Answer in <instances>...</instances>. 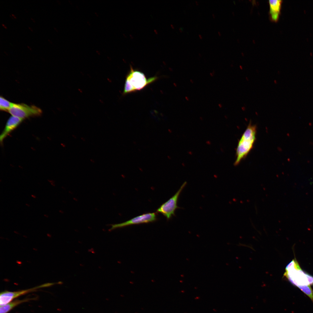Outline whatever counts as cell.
<instances>
[{"mask_svg":"<svg viewBox=\"0 0 313 313\" xmlns=\"http://www.w3.org/2000/svg\"><path fill=\"white\" fill-rule=\"evenodd\" d=\"M307 276L310 285H313V276L307 273Z\"/></svg>","mask_w":313,"mask_h":313,"instance_id":"7c38bea8","label":"cell"},{"mask_svg":"<svg viewBox=\"0 0 313 313\" xmlns=\"http://www.w3.org/2000/svg\"><path fill=\"white\" fill-rule=\"evenodd\" d=\"M1 25H2V26H3V28H4L5 29H7V27L6 26V25H5V24H3V23H1Z\"/></svg>","mask_w":313,"mask_h":313,"instance_id":"4fadbf2b","label":"cell"},{"mask_svg":"<svg viewBox=\"0 0 313 313\" xmlns=\"http://www.w3.org/2000/svg\"><path fill=\"white\" fill-rule=\"evenodd\" d=\"M296 259H293L286 266L284 276L293 285L297 287L310 286L307 276Z\"/></svg>","mask_w":313,"mask_h":313,"instance_id":"3957f363","label":"cell"},{"mask_svg":"<svg viewBox=\"0 0 313 313\" xmlns=\"http://www.w3.org/2000/svg\"><path fill=\"white\" fill-rule=\"evenodd\" d=\"M44 216H45V217H47V218H48V216L47 215H46V214H44Z\"/></svg>","mask_w":313,"mask_h":313,"instance_id":"603a6c76","label":"cell"},{"mask_svg":"<svg viewBox=\"0 0 313 313\" xmlns=\"http://www.w3.org/2000/svg\"><path fill=\"white\" fill-rule=\"evenodd\" d=\"M9 16H10V17H11V18H12V19H14V18H13V17H12V15H9Z\"/></svg>","mask_w":313,"mask_h":313,"instance_id":"44dd1931","label":"cell"},{"mask_svg":"<svg viewBox=\"0 0 313 313\" xmlns=\"http://www.w3.org/2000/svg\"><path fill=\"white\" fill-rule=\"evenodd\" d=\"M11 102L1 96L0 97V109L1 110L8 112L10 107Z\"/></svg>","mask_w":313,"mask_h":313,"instance_id":"8fae6325","label":"cell"},{"mask_svg":"<svg viewBox=\"0 0 313 313\" xmlns=\"http://www.w3.org/2000/svg\"><path fill=\"white\" fill-rule=\"evenodd\" d=\"M37 299L35 298H28L22 300H13L3 306H0V313H8L15 307L23 303Z\"/></svg>","mask_w":313,"mask_h":313,"instance_id":"30bf717a","label":"cell"},{"mask_svg":"<svg viewBox=\"0 0 313 313\" xmlns=\"http://www.w3.org/2000/svg\"><path fill=\"white\" fill-rule=\"evenodd\" d=\"M157 79L156 77L147 79L143 72L134 70L131 66L126 76L123 95L141 90Z\"/></svg>","mask_w":313,"mask_h":313,"instance_id":"7a4b0ae2","label":"cell"},{"mask_svg":"<svg viewBox=\"0 0 313 313\" xmlns=\"http://www.w3.org/2000/svg\"><path fill=\"white\" fill-rule=\"evenodd\" d=\"M24 10H25V11H26V12H28V11L26 10V9H24Z\"/></svg>","mask_w":313,"mask_h":313,"instance_id":"4316f807","label":"cell"},{"mask_svg":"<svg viewBox=\"0 0 313 313\" xmlns=\"http://www.w3.org/2000/svg\"><path fill=\"white\" fill-rule=\"evenodd\" d=\"M28 28L31 32H33V29L30 27L28 26Z\"/></svg>","mask_w":313,"mask_h":313,"instance_id":"2e32d148","label":"cell"},{"mask_svg":"<svg viewBox=\"0 0 313 313\" xmlns=\"http://www.w3.org/2000/svg\"><path fill=\"white\" fill-rule=\"evenodd\" d=\"M26 205H27V206H29H29H30V205H29V204H26Z\"/></svg>","mask_w":313,"mask_h":313,"instance_id":"484cf974","label":"cell"},{"mask_svg":"<svg viewBox=\"0 0 313 313\" xmlns=\"http://www.w3.org/2000/svg\"><path fill=\"white\" fill-rule=\"evenodd\" d=\"M8 112L12 116L24 120L31 117L40 116L42 111L40 108L34 105L12 103Z\"/></svg>","mask_w":313,"mask_h":313,"instance_id":"277c9868","label":"cell"},{"mask_svg":"<svg viewBox=\"0 0 313 313\" xmlns=\"http://www.w3.org/2000/svg\"><path fill=\"white\" fill-rule=\"evenodd\" d=\"M55 284L54 283H48L25 290L14 292L8 291L2 292L0 294V305H4L20 296L34 292L40 288L50 286Z\"/></svg>","mask_w":313,"mask_h":313,"instance_id":"8992f818","label":"cell"},{"mask_svg":"<svg viewBox=\"0 0 313 313\" xmlns=\"http://www.w3.org/2000/svg\"><path fill=\"white\" fill-rule=\"evenodd\" d=\"M218 33H219V35H220V32H219Z\"/></svg>","mask_w":313,"mask_h":313,"instance_id":"83f0119b","label":"cell"},{"mask_svg":"<svg viewBox=\"0 0 313 313\" xmlns=\"http://www.w3.org/2000/svg\"><path fill=\"white\" fill-rule=\"evenodd\" d=\"M11 15L14 19H16L17 18L16 17L14 14H12Z\"/></svg>","mask_w":313,"mask_h":313,"instance_id":"5bb4252c","label":"cell"},{"mask_svg":"<svg viewBox=\"0 0 313 313\" xmlns=\"http://www.w3.org/2000/svg\"><path fill=\"white\" fill-rule=\"evenodd\" d=\"M31 196H32V197H33V198H36V196L34 195H32Z\"/></svg>","mask_w":313,"mask_h":313,"instance_id":"ffe728a7","label":"cell"},{"mask_svg":"<svg viewBox=\"0 0 313 313\" xmlns=\"http://www.w3.org/2000/svg\"><path fill=\"white\" fill-rule=\"evenodd\" d=\"M199 37H200V38L201 39H202V37L201 36V35H199Z\"/></svg>","mask_w":313,"mask_h":313,"instance_id":"cb8c5ba5","label":"cell"},{"mask_svg":"<svg viewBox=\"0 0 313 313\" xmlns=\"http://www.w3.org/2000/svg\"><path fill=\"white\" fill-rule=\"evenodd\" d=\"M4 53H5V54H6V55H8V54L5 51H4Z\"/></svg>","mask_w":313,"mask_h":313,"instance_id":"7402d4cb","label":"cell"},{"mask_svg":"<svg viewBox=\"0 0 313 313\" xmlns=\"http://www.w3.org/2000/svg\"><path fill=\"white\" fill-rule=\"evenodd\" d=\"M48 41H49V43H51V44H52V41H50V40L49 39H48Z\"/></svg>","mask_w":313,"mask_h":313,"instance_id":"ac0fdd59","label":"cell"},{"mask_svg":"<svg viewBox=\"0 0 313 313\" xmlns=\"http://www.w3.org/2000/svg\"><path fill=\"white\" fill-rule=\"evenodd\" d=\"M157 212H149L136 216L122 223L112 225L109 230L129 225L154 222L157 220Z\"/></svg>","mask_w":313,"mask_h":313,"instance_id":"52a82bcc","label":"cell"},{"mask_svg":"<svg viewBox=\"0 0 313 313\" xmlns=\"http://www.w3.org/2000/svg\"><path fill=\"white\" fill-rule=\"evenodd\" d=\"M54 30L56 31V32H58V30H57V29L56 28L54 27Z\"/></svg>","mask_w":313,"mask_h":313,"instance_id":"d6986e66","label":"cell"},{"mask_svg":"<svg viewBox=\"0 0 313 313\" xmlns=\"http://www.w3.org/2000/svg\"><path fill=\"white\" fill-rule=\"evenodd\" d=\"M23 119L11 116L8 119L5 128L0 136V141L2 143L4 139L12 131L15 129Z\"/></svg>","mask_w":313,"mask_h":313,"instance_id":"ba28073f","label":"cell"},{"mask_svg":"<svg viewBox=\"0 0 313 313\" xmlns=\"http://www.w3.org/2000/svg\"><path fill=\"white\" fill-rule=\"evenodd\" d=\"M27 47H28V49H29V50H32V48H31V47H30V46H27Z\"/></svg>","mask_w":313,"mask_h":313,"instance_id":"e0dca14e","label":"cell"},{"mask_svg":"<svg viewBox=\"0 0 313 313\" xmlns=\"http://www.w3.org/2000/svg\"><path fill=\"white\" fill-rule=\"evenodd\" d=\"M30 19H31V20H32V21H33V22H34V23H35V20H34V19H33V18H32V17H31V18H30Z\"/></svg>","mask_w":313,"mask_h":313,"instance_id":"9a60e30c","label":"cell"},{"mask_svg":"<svg viewBox=\"0 0 313 313\" xmlns=\"http://www.w3.org/2000/svg\"><path fill=\"white\" fill-rule=\"evenodd\" d=\"M51 185H52L53 186H55V185H54V183H51Z\"/></svg>","mask_w":313,"mask_h":313,"instance_id":"d4e9b609","label":"cell"},{"mask_svg":"<svg viewBox=\"0 0 313 313\" xmlns=\"http://www.w3.org/2000/svg\"><path fill=\"white\" fill-rule=\"evenodd\" d=\"M256 126L250 123L239 141L234 165H238L242 159L246 157L252 148L256 139Z\"/></svg>","mask_w":313,"mask_h":313,"instance_id":"6da1fadb","label":"cell"},{"mask_svg":"<svg viewBox=\"0 0 313 313\" xmlns=\"http://www.w3.org/2000/svg\"><path fill=\"white\" fill-rule=\"evenodd\" d=\"M282 1L280 0L269 1V14L271 21L276 22L278 21L280 13Z\"/></svg>","mask_w":313,"mask_h":313,"instance_id":"9c48e42d","label":"cell"},{"mask_svg":"<svg viewBox=\"0 0 313 313\" xmlns=\"http://www.w3.org/2000/svg\"><path fill=\"white\" fill-rule=\"evenodd\" d=\"M187 183L184 182L175 194L156 210V212L162 214L168 220L175 216L176 210L180 208L177 205L179 198Z\"/></svg>","mask_w":313,"mask_h":313,"instance_id":"5b68a950","label":"cell"}]
</instances>
